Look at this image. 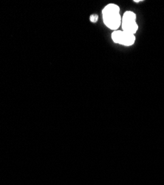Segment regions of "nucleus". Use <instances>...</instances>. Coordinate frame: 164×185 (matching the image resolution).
I'll return each instance as SVG.
<instances>
[{"instance_id":"obj_1","label":"nucleus","mask_w":164,"mask_h":185,"mask_svg":"<svg viewBox=\"0 0 164 185\" xmlns=\"http://www.w3.org/2000/svg\"><path fill=\"white\" fill-rule=\"evenodd\" d=\"M103 23L108 28L117 31L121 25L120 8L115 4H109L102 10Z\"/></svg>"},{"instance_id":"obj_2","label":"nucleus","mask_w":164,"mask_h":185,"mask_svg":"<svg viewBox=\"0 0 164 185\" xmlns=\"http://www.w3.org/2000/svg\"><path fill=\"white\" fill-rule=\"evenodd\" d=\"M122 31L135 34L138 30L136 22V14L132 11H126L121 18Z\"/></svg>"},{"instance_id":"obj_3","label":"nucleus","mask_w":164,"mask_h":185,"mask_svg":"<svg viewBox=\"0 0 164 185\" xmlns=\"http://www.w3.org/2000/svg\"><path fill=\"white\" fill-rule=\"evenodd\" d=\"M111 37L115 43L124 46H131L135 42V34L124 31H115L112 32Z\"/></svg>"},{"instance_id":"obj_4","label":"nucleus","mask_w":164,"mask_h":185,"mask_svg":"<svg viewBox=\"0 0 164 185\" xmlns=\"http://www.w3.org/2000/svg\"><path fill=\"white\" fill-rule=\"evenodd\" d=\"M98 15H96V14H93V15L90 16V19L92 22H96L97 21H98Z\"/></svg>"},{"instance_id":"obj_5","label":"nucleus","mask_w":164,"mask_h":185,"mask_svg":"<svg viewBox=\"0 0 164 185\" xmlns=\"http://www.w3.org/2000/svg\"><path fill=\"white\" fill-rule=\"evenodd\" d=\"M140 1H141V0H137V1H135V2H140Z\"/></svg>"}]
</instances>
